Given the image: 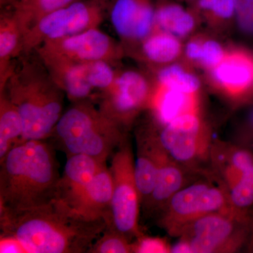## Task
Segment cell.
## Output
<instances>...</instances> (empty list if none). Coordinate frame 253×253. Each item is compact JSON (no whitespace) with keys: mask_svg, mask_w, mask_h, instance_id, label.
I'll list each match as a JSON object with an SVG mask.
<instances>
[{"mask_svg":"<svg viewBox=\"0 0 253 253\" xmlns=\"http://www.w3.org/2000/svg\"><path fill=\"white\" fill-rule=\"evenodd\" d=\"M110 222L86 217L59 198L27 209L0 208L1 236L17 239L27 253H89Z\"/></svg>","mask_w":253,"mask_h":253,"instance_id":"obj_1","label":"cell"},{"mask_svg":"<svg viewBox=\"0 0 253 253\" xmlns=\"http://www.w3.org/2000/svg\"><path fill=\"white\" fill-rule=\"evenodd\" d=\"M22 119V140H46L64 112V91L57 85L36 50L23 53L0 86Z\"/></svg>","mask_w":253,"mask_h":253,"instance_id":"obj_2","label":"cell"},{"mask_svg":"<svg viewBox=\"0 0 253 253\" xmlns=\"http://www.w3.org/2000/svg\"><path fill=\"white\" fill-rule=\"evenodd\" d=\"M61 174L52 146L21 141L0 160V208L21 210L57 198Z\"/></svg>","mask_w":253,"mask_h":253,"instance_id":"obj_3","label":"cell"},{"mask_svg":"<svg viewBox=\"0 0 253 253\" xmlns=\"http://www.w3.org/2000/svg\"><path fill=\"white\" fill-rule=\"evenodd\" d=\"M53 136L68 156L84 154L103 163L125 138L123 126L101 112L92 100L73 102L63 112Z\"/></svg>","mask_w":253,"mask_h":253,"instance_id":"obj_4","label":"cell"},{"mask_svg":"<svg viewBox=\"0 0 253 253\" xmlns=\"http://www.w3.org/2000/svg\"><path fill=\"white\" fill-rule=\"evenodd\" d=\"M109 0H78L40 19L24 35V52L46 41L99 28L107 16Z\"/></svg>","mask_w":253,"mask_h":253,"instance_id":"obj_5","label":"cell"},{"mask_svg":"<svg viewBox=\"0 0 253 253\" xmlns=\"http://www.w3.org/2000/svg\"><path fill=\"white\" fill-rule=\"evenodd\" d=\"M132 150L126 137L113 153L111 171L113 179L111 224L125 236L139 234V199Z\"/></svg>","mask_w":253,"mask_h":253,"instance_id":"obj_6","label":"cell"},{"mask_svg":"<svg viewBox=\"0 0 253 253\" xmlns=\"http://www.w3.org/2000/svg\"><path fill=\"white\" fill-rule=\"evenodd\" d=\"M36 49L71 62L105 61L114 66L124 52L123 46L99 28L46 41Z\"/></svg>","mask_w":253,"mask_h":253,"instance_id":"obj_7","label":"cell"},{"mask_svg":"<svg viewBox=\"0 0 253 253\" xmlns=\"http://www.w3.org/2000/svg\"><path fill=\"white\" fill-rule=\"evenodd\" d=\"M149 82L140 73L118 71L112 85L101 91L95 101L101 112L121 126L147 102Z\"/></svg>","mask_w":253,"mask_h":253,"instance_id":"obj_8","label":"cell"},{"mask_svg":"<svg viewBox=\"0 0 253 253\" xmlns=\"http://www.w3.org/2000/svg\"><path fill=\"white\" fill-rule=\"evenodd\" d=\"M155 15L152 0H109L106 18L123 42H136L152 34Z\"/></svg>","mask_w":253,"mask_h":253,"instance_id":"obj_9","label":"cell"},{"mask_svg":"<svg viewBox=\"0 0 253 253\" xmlns=\"http://www.w3.org/2000/svg\"><path fill=\"white\" fill-rule=\"evenodd\" d=\"M225 204V196L221 190L199 183L179 190L171 198L169 215L178 222H191L217 212Z\"/></svg>","mask_w":253,"mask_h":253,"instance_id":"obj_10","label":"cell"},{"mask_svg":"<svg viewBox=\"0 0 253 253\" xmlns=\"http://www.w3.org/2000/svg\"><path fill=\"white\" fill-rule=\"evenodd\" d=\"M55 83L70 101L73 102L92 100L98 93L91 84L90 63H76L36 49Z\"/></svg>","mask_w":253,"mask_h":253,"instance_id":"obj_11","label":"cell"},{"mask_svg":"<svg viewBox=\"0 0 253 253\" xmlns=\"http://www.w3.org/2000/svg\"><path fill=\"white\" fill-rule=\"evenodd\" d=\"M201 126L193 112L186 113L166 124L160 134L164 151L179 162H189L199 151Z\"/></svg>","mask_w":253,"mask_h":253,"instance_id":"obj_12","label":"cell"},{"mask_svg":"<svg viewBox=\"0 0 253 253\" xmlns=\"http://www.w3.org/2000/svg\"><path fill=\"white\" fill-rule=\"evenodd\" d=\"M105 165L106 163L86 155L68 156L58 186L57 198L76 209L94 176Z\"/></svg>","mask_w":253,"mask_h":253,"instance_id":"obj_13","label":"cell"},{"mask_svg":"<svg viewBox=\"0 0 253 253\" xmlns=\"http://www.w3.org/2000/svg\"><path fill=\"white\" fill-rule=\"evenodd\" d=\"M233 232L234 226L229 218L212 213L191 221L189 238L185 241L191 253L216 252L229 244Z\"/></svg>","mask_w":253,"mask_h":253,"instance_id":"obj_14","label":"cell"},{"mask_svg":"<svg viewBox=\"0 0 253 253\" xmlns=\"http://www.w3.org/2000/svg\"><path fill=\"white\" fill-rule=\"evenodd\" d=\"M24 53V35L14 10L1 7L0 13V86L9 77L14 61Z\"/></svg>","mask_w":253,"mask_h":253,"instance_id":"obj_15","label":"cell"},{"mask_svg":"<svg viewBox=\"0 0 253 253\" xmlns=\"http://www.w3.org/2000/svg\"><path fill=\"white\" fill-rule=\"evenodd\" d=\"M112 196V175L109 168L105 165L94 176L76 210L86 217L106 218L111 222Z\"/></svg>","mask_w":253,"mask_h":253,"instance_id":"obj_16","label":"cell"},{"mask_svg":"<svg viewBox=\"0 0 253 253\" xmlns=\"http://www.w3.org/2000/svg\"><path fill=\"white\" fill-rule=\"evenodd\" d=\"M213 76L228 90H243L253 81V63L242 55H231L214 68Z\"/></svg>","mask_w":253,"mask_h":253,"instance_id":"obj_17","label":"cell"},{"mask_svg":"<svg viewBox=\"0 0 253 253\" xmlns=\"http://www.w3.org/2000/svg\"><path fill=\"white\" fill-rule=\"evenodd\" d=\"M22 119L17 109L0 92V160L22 140Z\"/></svg>","mask_w":253,"mask_h":253,"instance_id":"obj_18","label":"cell"},{"mask_svg":"<svg viewBox=\"0 0 253 253\" xmlns=\"http://www.w3.org/2000/svg\"><path fill=\"white\" fill-rule=\"evenodd\" d=\"M78 0H11L23 35L46 15L68 6Z\"/></svg>","mask_w":253,"mask_h":253,"instance_id":"obj_19","label":"cell"},{"mask_svg":"<svg viewBox=\"0 0 253 253\" xmlns=\"http://www.w3.org/2000/svg\"><path fill=\"white\" fill-rule=\"evenodd\" d=\"M156 25L173 36H185L194 27V18L180 5L163 3L156 7Z\"/></svg>","mask_w":253,"mask_h":253,"instance_id":"obj_20","label":"cell"},{"mask_svg":"<svg viewBox=\"0 0 253 253\" xmlns=\"http://www.w3.org/2000/svg\"><path fill=\"white\" fill-rule=\"evenodd\" d=\"M155 144H143L134 163V174L136 185L141 196L150 197L157 180L158 172V149Z\"/></svg>","mask_w":253,"mask_h":253,"instance_id":"obj_21","label":"cell"},{"mask_svg":"<svg viewBox=\"0 0 253 253\" xmlns=\"http://www.w3.org/2000/svg\"><path fill=\"white\" fill-rule=\"evenodd\" d=\"M163 147L160 144L158 149V172L156 186L151 199L158 203L170 199L180 190L183 184V174L180 169L172 163L166 161V158L161 152Z\"/></svg>","mask_w":253,"mask_h":253,"instance_id":"obj_22","label":"cell"},{"mask_svg":"<svg viewBox=\"0 0 253 253\" xmlns=\"http://www.w3.org/2000/svg\"><path fill=\"white\" fill-rule=\"evenodd\" d=\"M180 49V44L174 36L164 32L153 33L141 41L143 55L153 63L170 62L179 55Z\"/></svg>","mask_w":253,"mask_h":253,"instance_id":"obj_23","label":"cell"},{"mask_svg":"<svg viewBox=\"0 0 253 253\" xmlns=\"http://www.w3.org/2000/svg\"><path fill=\"white\" fill-rule=\"evenodd\" d=\"M192 94L163 87L156 99V111L160 121L166 125L184 113L192 112Z\"/></svg>","mask_w":253,"mask_h":253,"instance_id":"obj_24","label":"cell"},{"mask_svg":"<svg viewBox=\"0 0 253 253\" xmlns=\"http://www.w3.org/2000/svg\"><path fill=\"white\" fill-rule=\"evenodd\" d=\"M158 80L163 87L186 94H193L200 87L199 80L177 65L163 68L158 73Z\"/></svg>","mask_w":253,"mask_h":253,"instance_id":"obj_25","label":"cell"},{"mask_svg":"<svg viewBox=\"0 0 253 253\" xmlns=\"http://www.w3.org/2000/svg\"><path fill=\"white\" fill-rule=\"evenodd\" d=\"M134 252V245L127 237L110 223L106 230L93 245L89 253H127Z\"/></svg>","mask_w":253,"mask_h":253,"instance_id":"obj_26","label":"cell"},{"mask_svg":"<svg viewBox=\"0 0 253 253\" xmlns=\"http://www.w3.org/2000/svg\"><path fill=\"white\" fill-rule=\"evenodd\" d=\"M194 60L201 61L207 67L215 68L224 59V51L217 42L209 41L204 44L198 43Z\"/></svg>","mask_w":253,"mask_h":253,"instance_id":"obj_27","label":"cell"},{"mask_svg":"<svg viewBox=\"0 0 253 253\" xmlns=\"http://www.w3.org/2000/svg\"><path fill=\"white\" fill-rule=\"evenodd\" d=\"M231 164L241 173L240 180L249 186L253 191V157L243 150L236 151L231 156Z\"/></svg>","mask_w":253,"mask_h":253,"instance_id":"obj_28","label":"cell"},{"mask_svg":"<svg viewBox=\"0 0 253 253\" xmlns=\"http://www.w3.org/2000/svg\"><path fill=\"white\" fill-rule=\"evenodd\" d=\"M197 6L218 18H229L235 14L234 0H198Z\"/></svg>","mask_w":253,"mask_h":253,"instance_id":"obj_29","label":"cell"},{"mask_svg":"<svg viewBox=\"0 0 253 253\" xmlns=\"http://www.w3.org/2000/svg\"><path fill=\"white\" fill-rule=\"evenodd\" d=\"M235 16L240 28L253 35V0H234Z\"/></svg>","mask_w":253,"mask_h":253,"instance_id":"obj_30","label":"cell"},{"mask_svg":"<svg viewBox=\"0 0 253 253\" xmlns=\"http://www.w3.org/2000/svg\"><path fill=\"white\" fill-rule=\"evenodd\" d=\"M230 199L236 207H249L253 204V190L239 179L231 188Z\"/></svg>","mask_w":253,"mask_h":253,"instance_id":"obj_31","label":"cell"},{"mask_svg":"<svg viewBox=\"0 0 253 253\" xmlns=\"http://www.w3.org/2000/svg\"><path fill=\"white\" fill-rule=\"evenodd\" d=\"M162 240L156 238H143L134 245V252L139 253H164L170 252Z\"/></svg>","mask_w":253,"mask_h":253,"instance_id":"obj_32","label":"cell"},{"mask_svg":"<svg viewBox=\"0 0 253 253\" xmlns=\"http://www.w3.org/2000/svg\"><path fill=\"white\" fill-rule=\"evenodd\" d=\"M0 253H27L22 244L15 238L8 236L0 237Z\"/></svg>","mask_w":253,"mask_h":253,"instance_id":"obj_33","label":"cell"},{"mask_svg":"<svg viewBox=\"0 0 253 253\" xmlns=\"http://www.w3.org/2000/svg\"><path fill=\"white\" fill-rule=\"evenodd\" d=\"M170 252L173 253H191V248L187 241L185 240L181 241L170 249Z\"/></svg>","mask_w":253,"mask_h":253,"instance_id":"obj_34","label":"cell"},{"mask_svg":"<svg viewBox=\"0 0 253 253\" xmlns=\"http://www.w3.org/2000/svg\"></svg>","mask_w":253,"mask_h":253,"instance_id":"obj_35","label":"cell"}]
</instances>
